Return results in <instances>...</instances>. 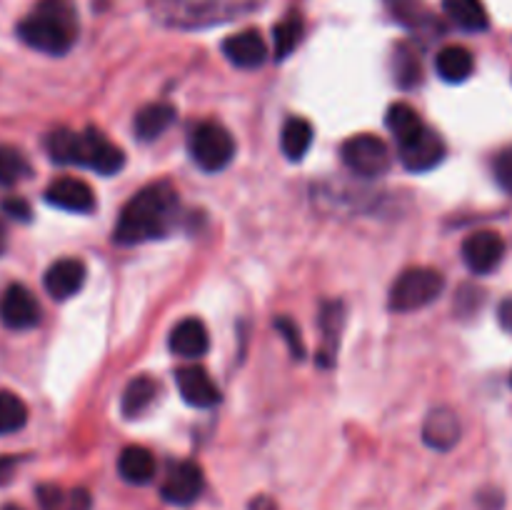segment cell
<instances>
[{"instance_id":"cell-33","label":"cell","mask_w":512,"mask_h":510,"mask_svg":"<svg viewBox=\"0 0 512 510\" xmlns=\"http://www.w3.org/2000/svg\"><path fill=\"white\" fill-rule=\"evenodd\" d=\"M493 175L500 188L512 195V145L500 150L493 160Z\"/></svg>"},{"instance_id":"cell-14","label":"cell","mask_w":512,"mask_h":510,"mask_svg":"<svg viewBox=\"0 0 512 510\" xmlns=\"http://www.w3.org/2000/svg\"><path fill=\"white\" fill-rule=\"evenodd\" d=\"M85 263L78 258H60L45 270L43 285L53 300H68L85 285Z\"/></svg>"},{"instance_id":"cell-17","label":"cell","mask_w":512,"mask_h":510,"mask_svg":"<svg viewBox=\"0 0 512 510\" xmlns=\"http://www.w3.org/2000/svg\"><path fill=\"white\" fill-rule=\"evenodd\" d=\"M170 350L180 358H200L208 353L210 348V335L205 328L203 320L198 318H185L170 330Z\"/></svg>"},{"instance_id":"cell-24","label":"cell","mask_w":512,"mask_h":510,"mask_svg":"<svg viewBox=\"0 0 512 510\" xmlns=\"http://www.w3.org/2000/svg\"><path fill=\"white\" fill-rule=\"evenodd\" d=\"M313 145V125L305 118H290L280 133V148L288 160H303Z\"/></svg>"},{"instance_id":"cell-8","label":"cell","mask_w":512,"mask_h":510,"mask_svg":"<svg viewBox=\"0 0 512 510\" xmlns=\"http://www.w3.org/2000/svg\"><path fill=\"white\" fill-rule=\"evenodd\" d=\"M205 488V475L198 463L190 460H178L168 465L163 483H160V495L170 505H190L200 498Z\"/></svg>"},{"instance_id":"cell-26","label":"cell","mask_w":512,"mask_h":510,"mask_svg":"<svg viewBox=\"0 0 512 510\" xmlns=\"http://www.w3.org/2000/svg\"><path fill=\"white\" fill-rule=\"evenodd\" d=\"M305 35V23L300 13H288L273 28V55L275 60H285L300 45Z\"/></svg>"},{"instance_id":"cell-3","label":"cell","mask_w":512,"mask_h":510,"mask_svg":"<svg viewBox=\"0 0 512 510\" xmlns=\"http://www.w3.org/2000/svg\"><path fill=\"white\" fill-rule=\"evenodd\" d=\"M265 5V0H150L155 23L175 30H203L233 23Z\"/></svg>"},{"instance_id":"cell-9","label":"cell","mask_w":512,"mask_h":510,"mask_svg":"<svg viewBox=\"0 0 512 510\" xmlns=\"http://www.w3.org/2000/svg\"><path fill=\"white\" fill-rule=\"evenodd\" d=\"M398 158L410 173H428L435 165L443 163L445 143L433 128L425 125V128L418 130L413 138L398 143Z\"/></svg>"},{"instance_id":"cell-2","label":"cell","mask_w":512,"mask_h":510,"mask_svg":"<svg viewBox=\"0 0 512 510\" xmlns=\"http://www.w3.org/2000/svg\"><path fill=\"white\" fill-rule=\"evenodd\" d=\"M45 150L58 165H80L100 175H115L123 170L125 153L110 143L98 128L70 130L55 128L45 135Z\"/></svg>"},{"instance_id":"cell-22","label":"cell","mask_w":512,"mask_h":510,"mask_svg":"<svg viewBox=\"0 0 512 510\" xmlns=\"http://www.w3.org/2000/svg\"><path fill=\"white\" fill-rule=\"evenodd\" d=\"M175 108L170 103H150L135 115V135L140 140H155L175 123Z\"/></svg>"},{"instance_id":"cell-34","label":"cell","mask_w":512,"mask_h":510,"mask_svg":"<svg viewBox=\"0 0 512 510\" xmlns=\"http://www.w3.org/2000/svg\"><path fill=\"white\" fill-rule=\"evenodd\" d=\"M3 213L5 215H10V218H15V220H30V205L25 203L23 198H8V200H3Z\"/></svg>"},{"instance_id":"cell-25","label":"cell","mask_w":512,"mask_h":510,"mask_svg":"<svg viewBox=\"0 0 512 510\" xmlns=\"http://www.w3.org/2000/svg\"><path fill=\"white\" fill-rule=\"evenodd\" d=\"M38 500L43 510H90L88 490H63L58 485H40Z\"/></svg>"},{"instance_id":"cell-19","label":"cell","mask_w":512,"mask_h":510,"mask_svg":"<svg viewBox=\"0 0 512 510\" xmlns=\"http://www.w3.org/2000/svg\"><path fill=\"white\" fill-rule=\"evenodd\" d=\"M118 473L130 485L150 483L155 478V455L143 445H128L118 458Z\"/></svg>"},{"instance_id":"cell-6","label":"cell","mask_w":512,"mask_h":510,"mask_svg":"<svg viewBox=\"0 0 512 510\" xmlns=\"http://www.w3.org/2000/svg\"><path fill=\"white\" fill-rule=\"evenodd\" d=\"M445 288V278L435 268H410L400 275L390 288V308L398 313L420 310L440 298Z\"/></svg>"},{"instance_id":"cell-1","label":"cell","mask_w":512,"mask_h":510,"mask_svg":"<svg viewBox=\"0 0 512 510\" xmlns=\"http://www.w3.org/2000/svg\"><path fill=\"white\" fill-rule=\"evenodd\" d=\"M180 220V198L170 183L145 185L138 195L128 200L120 213L113 238L120 245H138L160 240L175 230Z\"/></svg>"},{"instance_id":"cell-29","label":"cell","mask_w":512,"mask_h":510,"mask_svg":"<svg viewBox=\"0 0 512 510\" xmlns=\"http://www.w3.org/2000/svg\"><path fill=\"white\" fill-rule=\"evenodd\" d=\"M395 80L405 90L415 88L423 80V63H420V55L413 45L400 43L395 48Z\"/></svg>"},{"instance_id":"cell-23","label":"cell","mask_w":512,"mask_h":510,"mask_svg":"<svg viewBox=\"0 0 512 510\" xmlns=\"http://www.w3.org/2000/svg\"><path fill=\"white\" fill-rule=\"evenodd\" d=\"M155 393H158V383L148 375H138L135 380H130L128 388L123 390V400H120V410H123L125 418L143 415L155 400Z\"/></svg>"},{"instance_id":"cell-36","label":"cell","mask_w":512,"mask_h":510,"mask_svg":"<svg viewBox=\"0 0 512 510\" xmlns=\"http://www.w3.org/2000/svg\"><path fill=\"white\" fill-rule=\"evenodd\" d=\"M5 248H8V230H5L3 220H0V255L5 253Z\"/></svg>"},{"instance_id":"cell-37","label":"cell","mask_w":512,"mask_h":510,"mask_svg":"<svg viewBox=\"0 0 512 510\" xmlns=\"http://www.w3.org/2000/svg\"><path fill=\"white\" fill-rule=\"evenodd\" d=\"M3 510H23V508H18V505H5Z\"/></svg>"},{"instance_id":"cell-18","label":"cell","mask_w":512,"mask_h":510,"mask_svg":"<svg viewBox=\"0 0 512 510\" xmlns=\"http://www.w3.org/2000/svg\"><path fill=\"white\" fill-rule=\"evenodd\" d=\"M345 325V305L340 300H330V303L323 305L320 310V328H323V345L318 350V363L323 368H330L335 365V358H338V343L340 333H343Z\"/></svg>"},{"instance_id":"cell-20","label":"cell","mask_w":512,"mask_h":510,"mask_svg":"<svg viewBox=\"0 0 512 510\" xmlns=\"http://www.w3.org/2000/svg\"><path fill=\"white\" fill-rule=\"evenodd\" d=\"M435 70L445 83H465L475 70V58L463 45H445L435 55Z\"/></svg>"},{"instance_id":"cell-21","label":"cell","mask_w":512,"mask_h":510,"mask_svg":"<svg viewBox=\"0 0 512 510\" xmlns=\"http://www.w3.org/2000/svg\"><path fill=\"white\" fill-rule=\"evenodd\" d=\"M443 10L465 33H485L490 28V15L483 0H443Z\"/></svg>"},{"instance_id":"cell-5","label":"cell","mask_w":512,"mask_h":510,"mask_svg":"<svg viewBox=\"0 0 512 510\" xmlns=\"http://www.w3.org/2000/svg\"><path fill=\"white\" fill-rule=\"evenodd\" d=\"M188 153L205 173H218L235 158V140L225 125L215 120H200L188 135Z\"/></svg>"},{"instance_id":"cell-27","label":"cell","mask_w":512,"mask_h":510,"mask_svg":"<svg viewBox=\"0 0 512 510\" xmlns=\"http://www.w3.org/2000/svg\"><path fill=\"white\" fill-rule=\"evenodd\" d=\"M385 5H388L390 15L410 30H423L438 25V20L425 8L423 0H385Z\"/></svg>"},{"instance_id":"cell-15","label":"cell","mask_w":512,"mask_h":510,"mask_svg":"<svg viewBox=\"0 0 512 510\" xmlns=\"http://www.w3.org/2000/svg\"><path fill=\"white\" fill-rule=\"evenodd\" d=\"M223 53L235 68L253 70L268 60V43L258 30H240L223 40Z\"/></svg>"},{"instance_id":"cell-11","label":"cell","mask_w":512,"mask_h":510,"mask_svg":"<svg viewBox=\"0 0 512 510\" xmlns=\"http://www.w3.org/2000/svg\"><path fill=\"white\" fill-rule=\"evenodd\" d=\"M0 320L10 330L35 328L40 323V303L25 285H8L0 295Z\"/></svg>"},{"instance_id":"cell-13","label":"cell","mask_w":512,"mask_h":510,"mask_svg":"<svg viewBox=\"0 0 512 510\" xmlns=\"http://www.w3.org/2000/svg\"><path fill=\"white\" fill-rule=\"evenodd\" d=\"M45 200L50 205L60 210H68V213H90L95 210V193L85 180L80 178H55L53 183L45 188Z\"/></svg>"},{"instance_id":"cell-16","label":"cell","mask_w":512,"mask_h":510,"mask_svg":"<svg viewBox=\"0 0 512 510\" xmlns=\"http://www.w3.org/2000/svg\"><path fill=\"white\" fill-rule=\"evenodd\" d=\"M460 435H463V425L455 410L450 408H435L430 410L428 418L423 423V440L435 450H450L458 445Z\"/></svg>"},{"instance_id":"cell-31","label":"cell","mask_w":512,"mask_h":510,"mask_svg":"<svg viewBox=\"0 0 512 510\" xmlns=\"http://www.w3.org/2000/svg\"><path fill=\"white\" fill-rule=\"evenodd\" d=\"M30 178V163L15 145H0V185H18Z\"/></svg>"},{"instance_id":"cell-7","label":"cell","mask_w":512,"mask_h":510,"mask_svg":"<svg viewBox=\"0 0 512 510\" xmlns=\"http://www.w3.org/2000/svg\"><path fill=\"white\" fill-rule=\"evenodd\" d=\"M340 155H343V163L360 178H380L393 165V153H390L388 143L370 133H360L345 140Z\"/></svg>"},{"instance_id":"cell-35","label":"cell","mask_w":512,"mask_h":510,"mask_svg":"<svg viewBox=\"0 0 512 510\" xmlns=\"http://www.w3.org/2000/svg\"><path fill=\"white\" fill-rule=\"evenodd\" d=\"M498 320H500V325H503V330H508V333L512 335V298L503 300V303H500Z\"/></svg>"},{"instance_id":"cell-30","label":"cell","mask_w":512,"mask_h":510,"mask_svg":"<svg viewBox=\"0 0 512 510\" xmlns=\"http://www.w3.org/2000/svg\"><path fill=\"white\" fill-rule=\"evenodd\" d=\"M28 423V405L13 390H0V435H13Z\"/></svg>"},{"instance_id":"cell-32","label":"cell","mask_w":512,"mask_h":510,"mask_svg":"<svg viewBox=\"0 0 512 510\" xmlns=\"http://www.w3.org/2000/svg\"><path fill=\"white\" fill-rule=\"evenodd\" d=\"M275 330H278L280 335L285 338V343H288L290 353H293V358H305V343H303V335H300V328L295 325V320L290 318H278L275 320Z\"/></svg>"},{"instance_id":"cell-12","label":"cell","mask_w":512,"mask_h":510,"mask_svg":"<svg viewBox=\"0 0 512 510\" xmlns=\"http://www.w3.org/2000/svg\"><path fill=\"white\" fill-rule=\"evenodd\" d=\"M175 383L185 403L193 408H213L220 403V388L200 365H185L175 370Z\"/></svg>"},{"instance_id":"cell-28","label":"cell","mask_w":512,"mask_h":510,"mask_svg":"<svg viewBox=\"0 0 512 510\" xmlns=\"http://www.w3.org/2000/svg\"><path fill=\"white\" fill-rule=\"evenodd\" d=\"M385 125H388V130L395 135V140H398V143L413 138L418 130L425 128V123L420 120L418 110L410 108L408 103L390 105L388 115H385Z\"/></svg>"},{"instance_id":"cell-4","label":"cell","mask_w":512,"mask_h":510,"mask_svg":"<svg viewBox=\"0 0 512 510\" xmlns=\"http://www.w3.org/2000/svg\"><path fill=\"white\" fill-rule=\"evenodd\" d=\"M18 38L45 55H65L78 40V10L73 0H38L18 23Z\"/></svg>"},{"instance_id":"cell-10","label":"cell","mask_w":512,"mask_h":510,"mask_svg":"<svg viewBox=\"0 0 512 510\" xmlns=\"http://www.w3.org/2000/svg\"><path fill=\"white\" fill-rule=\"evenodd\" d=\"M505 240L495 230H478L463 240V260L470 273L488 275L503 263Z\"/></svg>"}]
</instances>
